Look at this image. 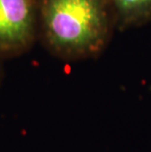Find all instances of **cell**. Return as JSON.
<instances>
[{
  "label": "cell",
  "mask_w": 151,
  "mask_h": 152,
  "mask_svg": "<svg viewBox=\"0 0 151 152\" xmlns=\"http://www.w3.org/2000/svg\"><path fill=\"white\" fill-rule=\"evenodd\" d=\"M38 23L48 49L71 60L99 55L116 27L110 0H38Z\"/></svg>",
  "instance_id": "1"
},
{
  "label": "cell",
  "mask_w": 151,
  "mask_h": 152,
  "mask_svg": "<svg viewBox=\"0 0 151 152\" xmlns=\"http://www.w3.org/2000/svg\"><path fill=\"white\" fill-rule=\"evenodd\" d=\"M37 24L38 0H0V55L28 49Z\"/></svg>",
  "instance_id": "2"
},
{
  "label": "cell",
  "mask_w": 151,
  "mask_h": 152,
  "mask_svg": "<svg viewBox=\"0 0 151 152\" xmlns=\"http://www.w3.org/2000/svg\"><path fill=\"white\" fill-rule=\"evenodd\" d=\"M110 2L119 30L151 23V0H110Z\"/></svg>",
  "instance_id": "3"
}]
</instances>
